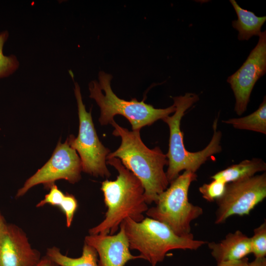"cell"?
I'll list each match as a JSON object with an SVG mask.
<instances>
[{
  "label": "cell",
  "instance_id": "cell-1",
  "mask_svg": "<svg viewBox=\"0 0 266 266\" xmlns=\"http://www.w3.org/2000/svg\"><path fill=\"white\" fill-rule=\"evenodd\" d=\"M110 124L114 128L113 134L120 137L121 143L116 151L109 154L106 160L118 158L141 182L146 203H155L159 195L169 184L164 171V166L168 165L166 154L159 147L148 148L141 139L139 130L129 131L114 120Z\"/></svg>",
  "mask_w": 266,
  "mask_h": 266
},
{
  "label": "cell",
  "instance_id": "cell-2",
  "mask_svg": "<svg viewBox=\"0 0 266 266\" xmlns=\"http://www.w3.org/2000/svg\"><path fill=\"white\" fill-rule=\"evenodd\" d=\"M107 160L106 163L117 170L118 175L115 180L106 179L101 183V190L107 210L104 219L89 230V234H114L127 218L135 222L141 221L145 218L143 213L149 208L139 180L118 158Z\"/></svg>",
  "mask_w": 266,
  "mask_h": 266
},
{
  "label": "cell",
  "instance_id": "cell-3",
  "mask_svg": "<svg viewBox=\"0 0 266 266\" xmlns=\"http://www.w3.org/2000/svg\"><path fill=\"white\" fill-rule=\"evenodd\" d=\"M172 98L175 111L172 115L163 119L169 130L168 150L166 154L168 161L166 175L169 183L183 170L196 173L211 156L221 152L222 136L221 132L217 130L218 118H216L212 125V137L208 145L198 152L187 150L183 142V133L181 130V122L186 111L199 100V97L196 94L186 93L183 96Z\"/></svg>",
  "mask_w": 266,
  "mask_h": 266
},
{
  "label": "cell",
  "instance_id": "cell-4",
  "mask_svg": "<svg viewBox=\"0 0 266 266\" xmlns=\"http://www.w3.org/2000/svg\"><path fill=\"white\" fill-rule=\"evenodd\" d=\"M128 238L130 248L136 250L141 259L152 266L162 262L172 250H196L207 242L194 239L193 234L180 236L166 224L149 217L140 222L127 218L120 224Z\"/></svg>",
  "mask_w": 266,
  "mask_h": 266
},
{
  "label": "cell",
  "instance_id": "cell-5",
  "mask_svg": "<svg viewBox=\"0 0 266 266\" xmlns=\"http://www.w3.org/2000/svg\"><path fill=\"white\" fill-rule=\"evenodd\" d=\"M112 78L110 74L100 71L99 82L92 81L89 85L90 97L95 100L100 108L99 120L101 125L110 124L115 115H121L130 122L132 131H140L142 127L151 125L175 112L173 104L166 108H155L146 103L144 99L138 101L136 99L126 100L119 98L111 89Z\"/></svg>",
  "mask_w": 266,
  "mask_h": 266
},
{
  "label": "cell",
  "instance_id": "cell-6",
  "mask_svg": "<svg viewBox=\"0 0 266 266\" xmlns=\"http://www.w3.org/2000/svg\"><path fill=\"white\" fill-rule=\"evenodd\" d=\"M197 177L196 173L184 170L159 195L156 205L145 212L147 217L166 224L178 236L192 234L191 222L203 213L202 208L188 199L190 186Z\"/></svg>",
  "mask_w": 266,
  "mask_h": 266
},
{
  "label": "cell",
  "instance_id": "cell-7",
  "mask_svg": "<svg viewBox=\"0 0 266 266\" xmlns=\"http://www.w3.org/2000/svg\"><path fill=\"white\" fill-rule=\"evenodd\" d=\"M74 94L78 107L79 132L76 137L69 135L68 142L79 155L82 171L96 177H109L111 174L106 160L110 150L99 138L91 111L88 112L86 110L77 83H75Z\"/></svg>",
  "mask_w": 266,
  "mask_h": 266
},
{
  "label": "cell",
  "instance_id": "cell-8",
  "mask_svg": "<svg viewBox=\"0 0 266 266\" xmlns=\"http://www.w3.org/2000/svg\"><path fill=\"white\" fill-rule=\"evenodd\" d=\"M266 197V172L227 184L224 194L216 201L215 224H223L233 215H249Z\"/></svg>",
  "mask_w": 266,
  "mask_h": 266
},
{
  "label": "cell",
  "instance_id": "cell-9",
  "mask_svg": "<svg viewBox=\"0 0 266 266\" xmlns=\"http://www.w3.org/2000/svg\"><path fill=\"white\" fill-rule=\"evenodd\" d=\"M81 162L75 149L67 140L63 143L59 140L48 161L25 182L16 195V198L23 196L30 189L42 184L46 189H50L55 181L64 179L71 184L81 178Z\"/></svg>",
  "mask_w": 266,
  "mask_h": 266
},
{
  "label": "cell",
  "instance_id": "cell-10",
  "mask_svg": "<svg viewBox=\"0 0 266 266\" xmlns=\"http://www.w3.org/2000/svg\"><path fill=\"white\" fill-rule=\"evenodd\" d=\"M259 37L258 43L242 66L227 79L235 99L234 111L238 116L246 111L255 83L266 72V31L261 32Z\"/></svg>",
  "mask_w": 266,
  "mask_h": 266
},
{
  "label": "cell",
  "instance_id": "cell-11",
  "mask_svg": "<svg viewBox=\"0 0 266 266\" xmlns=\"http://www.w3.org/2000/svg\"><path fill=\"white\" fill-rule=\"evenodd\" d=\"M41 258L21 228L6 223L3 226L0 230V266H35Z\"/></svg>",
  "mask_w": 266,
  "mask_h": 266
},
{
  "label": "cell",
  "instance_id": "cell-12",
  "mask_svg": "<svg viewBox=\"0 0 266 266\" xmlns=\"http://www.w3.org/2000/svg\"><path fill=\"white\" fill-rule=\"evenodd\" d=\"M117 234H89L84 243L94 248L99 256V266H125L129 261L141 259L130 252L128 238L122 225Z\"/></svg>",
  "mask_w": 266,
  "mask_h": 266
},
{
  "label": "cell",
  "instance_id": "cell-13",
  "mask_svg": "<svg viewBox=\"0 0 266 266\" xmlns=\"http://www.w3.org/2000/svg\"><path fill=\"white\" fill-rule=\"evenodd\" d=\"M217 263L239 260L251 253L250 238L240 231L230 233L219 242H207Z\"/></svg>",
  "mask_w": 266,
  "mask_h": 266
},
{
  "label": "cell",
  "instance_id": "cell-14",
  "mask_svg": "<svg viewBox=\"0 0 266 266\" xmlns=\"http://www.w3.org/2000/svg\"><path fill=\"white\" fill-rule=\"evenodd\" d=\"M266 163L261 159L254 158L244 160L238 164L233 165L216 172L210 177L212 179H219L228 184L250 178L256 173L265 171Z\"/></svg>",
  "mask_w": 266,
  "mask_h": 266
},
{
  "label": "cell",
  "instance_id": "cell-15",
  "mask_svg": "<svg viewBox=\"0 0 266 266\" xmlns=\"http://www.w3.org/2000/svg\"><path fill=\"white\" fill-rule=\"evenodd\" d=\"M237 19L232 21V26L238 32L239 40H248L254 35L259 36L266 16H257L252 11L241 8L234 0H230Z\"/></svg>",
  "mask_w": 266,
  "mask_h": 266
},
{
  "label": "cell",
  "instance_id": "cell-16",
  "mask_svg": "<svg viewBox=\"0 0 266 266\" xmlns=\"http://www.w3.org/2000/svg\"><path fill=\"white\" fill-rule=\"evenodd\" d=\"M45 256L60 266H99L96 251L85 243L82 255L78 258H71L65 255L55 246L48 248Z\"/></svg>",
  "mask_w": 266,
  "mask_h": 266
},
{
  "label": "cell",
  "instance_id": "cell-17",
  "mask_svg": "<svg viewBox=\"0 0 266 266\" xmlns=\"http://www.w3.org/2000/svg\"><path fill=\"white\" fill-rule=\"evenodd\" d=\"M239 130H248L266 134V98L264 97L259 108L254 112L243 117L234 118L223 120Z\"/></svg>",
  "mask_w": 266,
  "mask_h": 266
},
{
  "label": "cell",
  "instance_id": "cell-18",
  "mask_svg": "<svg viewBox=\"0 0 266 266\" xmlns=\"http://www.w3.org/2000/svg\"><path fill=\"white\" fill-rule=\"evenodd\" d=\"M9 33L7 31L0 33V78L9 76L19 67V63L14 55L5 56L3 53V47L8 39Z\"/></svg>",
  "mask_w": 266,
  "mask_h": 266
},
{
  "label": "cell",
  "instance_id": "cell-19",
  "mask_svg": "<svg viewBox=\"0 0 266 266\" xmlns=\"http://www.w3.org/2000/svg\"><path fill=\"white\" fill-rule=\"evenodd\" d=\"M250 238L251 253L255 258L266 256V221L254 230V234Z\"/></svg>",
  "mask_w": 266,
  "mask_h": 266
},
{
  "label": "cell",
  "instance_id": "cell-20",
  "mask_svg": "<svg viewBox=\"0 0 266 266\" xmlns=\"http://www.w3.org/2000/svg\"><path fill=\"white\" fill-rule=\"evenodd\" d=\"M227 184L219 179H212L208 183H204L199 188L202 198L206 200L216 201L224 194Z\"/></svg>",
  "mask_w": 266,
  "mask_h": 266
},
{
  "label": "cell",
  "instance_id": "cell-21",
  "mask_svg": "<svg viewBox=\"0 0 266 266\" xmlns=\"http://www.w3.org/2000/svg\"><path fill=\"white\" fill-rule=\"evenodd\" d=\"M59 207L65 215L66 227L69 228L78 207L77 200L73 195L66 193Z\"/></svg>",
  "mask_w": 266,
  "mask_h": 266
},
{
  "label": "cell",
  "instance_id": "cell-22",
  "mask_svg": "<svg viewBox=\"0 0 266 266\" xmlns=\"http://www.w3.org/2000/svg\"><path fill=\"white\" fill-rule=\"evenodd\" d=\"M65 195L57 185L54 184L50 187L49 193L45 196L43 200L37 203L36 206L40 207L46 204L59 206L64 198Z\"/></svg>",
  "mask_w": 266,
  "mask_h": 266
},
{
  "label": "cell",
  "instance_id": "cell-23",
  "mask_svg": "<svg viewBox=\"0 0 266 266\" xmlns=\"http://www.w3.org/2000/svg\"><path fill=\"white\" fill-rule=\"evenodd\" d=\"M216 266H249V262L248 258L246 257L239 260L218 263Z\"/></svg>",
  "mask_w": 266,
  "mask_h": 266
},
{
  "label": "cell",
  "instance_id": "cell-24",
  "mask_svg": "<svg viewBox=\"0 0 266 266\" xmlns=\"http://www.w3.org/2000/svg\"><path fill=\"white\" fill-rule=\"evenodd\" d=\"M35 266H60L52 261L46 256L41 258L39 262Z\"/></svg>",
  "mask_w": 266,
  "mask_h": 266
},
{
  "label": "cell",
  "instance_id": "cell-25",
  "mask_svg": "<svg viewBox=\"0 0 266 266\" xmlns=\"http://www.w3.org/2000/svg\"><path fill=\"white\" fill-rule=\"evenodd\" d=\"M249 266H266V257L255 258L251 262H249Z\"/></svg>",
  "mask_w": 266,
  "mask_h": 266
},
{
  "label": "cell",
  "instance_id": "cell-26",
  "mask_svg": "<svg viewBox=\"0 0 266 266\" xmlns=\"http://www.w3.org/2000/svg\"><path fill=\"white\" fill-rule=\"evenodd\" d=\"M5 223V219L0 211V230Z\"/></svg>",
  "mask_w": 266,
  "mask_h": 266
},
{
  "label": "cell",
  "instance_id": "cell-27",
  "mask_svg": "<svg viewBox=\"0 0 266 266\" xmlns=\"http://www.w3.org/2000/svg\"></svg>",
  "mask_w": 266,
  "mask_h": 266
}]
</instances>
